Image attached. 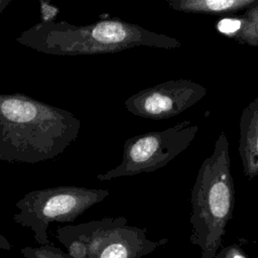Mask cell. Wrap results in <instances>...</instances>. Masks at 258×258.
I'll return each instance as SVG.
<instances>
[{
	"label": "cell",
	"instance_id": "obj_3",
	"mask_svg": "<svg viewBox=\"0 0 258 258\" xmlns=\"http://www.w3.org/2000/svg\"><path fill=\"white\" fill-rule=\"evenodd\" d=\"M55 236L71 258H141L168 242L149 239L123 216L57 227Z\"/></svg>",
	"mask_w": 258,
	"mask_h": 258
},
{
	"label": "cell",
	"instance_id": "obj_9",
	"mask_svg": "<svg viewBox=\"0 0 258 258\" xmlns=\"http://www.w3.org/2000/svg\"><path fill=\"white\" fill-rule=\"evenodd\" d=\"M238 18L240 28L233 38L239 43L258 47V2L245 10Z\"/></svg>",
	"mask_w": 258,
	"mask_h": 258
},
{
	"label": "cell",
	"instance_id": "obj_12",
	"mask_svg": "<svg viewBox=\"0 0 258 258\" xmlns=\"http://www.w3.org/2000/svg\"><path fill=\"white\" fill-rule=\"evenodd\" d=\"M216 28L220 33L233 38L240 28V20L238 17H226L216 23Z\"/></svg>",
	"mask_w": 258,
	"mask_h": 258
},
{
	"label": "cell",
	"instance_id": "obj_5",
	"mask_svg": "<svg viewBox=\"0 0 258 258\" xmlns=\"http://www.w3.org/2000/svg\"><path fill=\"white\" fill-rule=\"evenodd\" d=\"M198 131L197 124L184 120L162 131L146 132L128 138L124 142L119 165L105 173H99L97 179L106 181L155 171L186 150Z\"/></svg>",
	"mask_w": 258,
	"mask_h": 258
},
{
	"label": "cell",
	"instance_id": "obj_2",
	"mask_svg": "<svg viewBox=\"0 0 258 258\" xmlns=\"http://www.w3.org/2000/svg\"><path fill=\"white\" fill-rule=\"evenodd\" d=\"M234 206L229 141L221 132L212 154L202 162L190 191L189 240L200 247L201 258H214L220 250Z\"/></svg>",
	"mask_w": 258,
	"mask_h": 258
},
{
	"label": "cell",
	"instance_id": "obj_11",
	"mask_svg": "<svg viewBox=\"0 0 258 258\" xmlns=\"http://www.w3.org/2000/svg\"><path fill=\"white\" fill-rule=\"evenodd\" d=\"M20 253L24 258H71L67 252L51 244L36 247L26 246L20 249Z\"/></svg>",
	"mask_w": 258,
	"mask_h": 258
},
{
	"label": "cell",
	"instance_id": "obj_7",
	"mask_svg": "<svg viewBox=\"0 0 258 258\" xmlns=\"http://www.w3.org/2000/svg\"><path fill=\"white\" fill-rule=\"evenodd\" d=\"M239 154L243 173L248 178L258 176V98L242 111L240 118Z\"/></svg>",
	"mask_w": 258,
	"mask_h": 258
},
{
	"label": "cell",
	"instance_id": "obj_15",
	"mask_svg": "<svg viewBox=\"0 0 258 258\" xmlns=\"http://www.w3.org/2000/svg\"><path fill=\"white\" fill-rule=\"evenodd\" d=\"M168 1H170V2H171V1H174V0H168Z\"/></svg>",
	"mask_w": 258,
	"mask_h": 258
},
{
	"label": "cell",
	"instance_id": "obj_4",
	"mask_svg": "<svg viewBox=\"0 0 258 258\" xmlns=\"http://www.w3.org/2000/svg\"><path fill=\"white\" fill-rule=\"evenodd\" d=\"M110 195L108 189L61 185L28 191L16 204L13 221L33 232L38 245L50 244L47 228L51 223H72Z\"/></svg>",
	"mask_w": 258,
	"mask_h": 258
},
{
	"label": "cell",
	"instance_id": "obj_10",
	"mask_svg": "<svg viewBox=\"0 0 258 258\" xmlns=\"http://www.w3.org/2000/svg\"><path fill=\"white\" fill-rule=\"evenodd\" d=\"M126 36L127 30L124 25L115 21L101 22L92 31V37L102 43H117L123 41Z\"/></svg>",
	"mask_w": 258,
	"mask_h": 258
},
{
	"label": "cell",
	"instance_id": "obj_6",
	"mask_svg": "<svg viewBox=\"0 0 258 258\" xmlns=\"http://www.w3.org/2000/svg\"><path fill=\"white\" fill-rule=\"evenodd\" d=\"M207 94L202 85L189 80L168 82L143 91L126 102L132 114L163 120L174 117L200 102Z\"/></svg>",
	"mask_w": 258,
	"mask_h": 258
},
{
	"label": "cell",
	"instance_id": "obj_14",
	"mask_svg": "<svg viewBox=\"0 0 258 258\" xmlns=\"http://www.w3.org/2000/svg\"><path fill=\"white\" fill-rule=\"evenodd\" d=\"M12 248H13V246L11 245V243L2 234H0V249L11 250Z\"/></svg>",
	"mask_w": 258,
	"mask_h": 258
},
{
	"label": "cell",
	"instance_id": "obj_1",
	"mask_svg": "<svg viewBox=\"0 0 258 258\" xmlns=\"http://www.w3.org/2000/svg\"><path fill=\"white\" fill-rule=\"evenodd\" d=\"M81 122L72 113L22 95H0V160L35 164L74 142Z\"/></svg>",
	"mask_w": 258,
	"mask_h": 258
},
{
	"label": "cell",
	"instance_id": "obj_8",
	"mask_svg": "<svg viewBox=\"0 0 258 258\" xmlns=\"http://www.w3.org/2000/svg\"><path fill=\"white\" fill-rule=\"evenodd\" d=\"M258 0H174L172 8L187 13L220 14L245 11Z\"/></svg>",
	"mask_w": 258,
	"mask_h": 258
},
{
	"label": "cell",
	"instance_id": "obj_13",
	"mask_svg": "<svg viewBox=\"0 0 258 258\" xmlns=\"http://www.w3.org/2000/svg\"><path fill=\"white\" fill-rule=\"evenodd\" d=\"M214 258H248L242 248L237 245H230L221 248Z\"/></svg>",
	"mask_w": 258,
	"mask_h": 258
}]
</instances>
